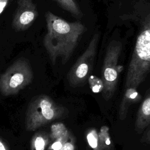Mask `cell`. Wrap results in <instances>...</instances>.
I'll return each mask as SVG.
<instances>
[{
    "mask_svg": "<svg viewBox=\"0 0 150 150\" xmlns=\"http://www.w3.org/2000/svg\"><path fill=\"white\" fill-rule=\"evenodd\" d=\"M45 18L47 32L43 39L44 47L53 64L59 58L65 64L86 28L80 22H67L50 11L46 13Z\"/></svg>",
    "mask_w": 150,
    "mask_h": 150,
    "instance_id": "1",
    "label": "cell"
},
{
    "mask_svg": "<svg viewBox=\"0 0 150 150\" xmlns=\"http://www.w3.org/2000/svg\"><path fill=\"white\" fill-rule=\"evenodd\" d=\"M137 14L139 32L128 66L125 88H138L150 73V3L144 2Z\"/></svg>",
    "mask_w": 150,
    "mask_h": 150,
    "instance_id": "2",
    "label": "cell"
},
{
    "mask_svg": "<svg viewBox=\"0 0 150 150\" xmlns=\"http://www.w3.org/2000/svg\"><path fill=\"white\" fill-rule=\"evenodd\" d=\"M67 113L65 107L57 104L49 96L39 95L30 101L25 117V128L28 131L37 128L60 118Z\"/></svg>",
    "mask_w": 150,
    "mask_h": 150,
    "instance_id": "3",
    "label": "cell"
},
{
    "mask_svg": "<svg viewBox=\"0 0 150 150\" xmlns=\"http://www.w3.org/2000/svg\"><path fill=\"white\" fill-rule=\"evenodd\" d=\"M121 51V43L115 40H111L106 49L101 71V80L104 85L102 96L106 101L111 99L114 96L119 74L123 69L122 66L119 64Z\"/></svg>",
    "mask_w": 150,
    "mask_h": 150,
    "instance_id": "4",
    "label": "cell"
},
{
    "mask_svg": "<svg viewBox=\"0 0 150 150\" xmlns=\"http://www.w3.org/2000/svg\"><path fill=\"white\" fill-rule=\"evenodd\" d=\"M33 79L32 67L27 59L19 58L0 76V92L5 96L17 94Z\"/></svg>",
    "mask_w": 150,
    "mask_h": 150,
    "instance_id": "5",
    "label": "cell"
},
{
    "mask_svg": "<svg viewBox=\"0 0 150 150\" xmlns=\"http://www.w3.org/2000/svg\"><path fill=\"white\" fill-rule=\"evenodd\" d=\"M100 33H96L87 47L78 58L67 74V80L73 87L83 85L90 77L96 55Z\"/></svg>",
    "mask_w": 150,
    "mask_h": 150,
    "instance_id": "6",
    "label": "cell"
},
{
    "mask_svg": "<svg viewBox=\"0 0 150 150\" xmlns=\"http://www.w3.org/2000/svg\"><path fill=\"white\" fill-rule=\"evenodd\" d=\"M38 15L36 6L32 0H17L12 26L17 32L25 30L32 25Z\"/></svg>",
    "mask_w": 150,
    "mask_h": 150,
    "instance_id": "7",
    "label": "cell"
},
{
    "mask_svg": "<svg viewBox=\"0 0 150 150\" xmlns=\"http://www.w3.org/2000/svg\"><path fill=\"white\" fill-rule=\"evenodd\" d=\"M150 124V88L146 91L144 99L141 103L136 115L135 130L142 132Z\"/></svg>",
    "mask_w": 150,
    "mask_h": 150,
    "instance_id": "8",
    "label": "cell"
},
{
    "mask_svg": "<svg viewBox=\"0 0 150 150\" xmlns=\"http://www.w3.org/2000/svg\"><path fill=\"white\" fill-rule=\"evenodd\" d=\"M141 99V96L138 92L137 88L132 87L125 88L119 107L118 115L120 120H124L127 117L130 105L139 101Z\"/></svg>",
    "mask_w": 150,
    "mask_h": 150,
    "instance_id": "9",
    "label": "cell"
},
{
    "mask_svg": "<svg viewBox=\"0 0 150 150\" xmlns=\"http://www.w3.org/2000/svg\"><path fill=\"white\" fill-rule=\"evenodd\" d=\"M49 143L50 137L47 133L37 132L33 135L31 140L30 150H45Z\"/></svg>",
    "mask_w": 150,
    "mask_h": 150,
    "instance_id": "10",
    "label": "cell"
},
{
    "mask_svg": "<svg viewBox=\"0 0 150 150\" xmlns=\"http://www.w3.org/2000/svg\"><path fill=\"white\" fill-rule=\"evenodd\" d=\"M98 138L103 150H114V146L109 134V128L106 125L102 126L99 131Z\"/></svg>",
    "mask_w": 150,
    "mask_h": 150,
    "instance_id": "11",
    "label": "cell"
},
{
    "mask_svg": "<svg viewBox=\"0 0 150 150\" xmlns=\"http://www.w3.org/2000/svg\"><path fill=\"white\" fill-rule=\"evenodd\" d=\"M57 4L64 10L70 12L73 16L80 19L83 14L75 0H55Z\"/></svg>",
    "mask_w": 150,
    "mask_h": 150,
    "instance_id": "12",
    "label": "cell"
},
{
    "mask_svg": "<svg viewBox=\"0 0 150 150\" xmlns=\"http://www.w3.org/2000/svg\"><path fill=\"white\" fill-rule=\"evenodd\" d=\"M86 139L88 145L93 150H103L99 141L98 133L96 129L91 128L87 131Z\"/></svg>",
    "mask_w": 150,
    "mask_h": 150,
    "instance_id": "13",
    "label": "cell"
},
{
    "mask_svg": "<svg viewBox=\"0 0 150 150\" xmlns=\"http://www.w3.org/2000/svg\"><path fill=\"white\" fill-rule=\"evenodd\" d=\"M69 133L70 132L63 123L60 122L53 124L51 127V132L49 135L50 142Z\"/></svg>",
    "mask_w": 150,
    "mask_h": 150,
    "instance_id": "14",
    "label": "cell"
},
{
    "mask_svg": "<svg viewBox=\"0 0 150 150\" xmlns=\"http://www.w3.org/2000/svg\"><path fill=\"white\" fill-rule=\"evenodd\" d=\"M88 83L91 90L94 93H100L102 92L104 87L103 83L101 79L98 78V77L91 75L88 79Z\"/></svg>",
    "mask_w": 150,
    "mask_h": 150,
    "instance_id": "15",
    "label": "cell"
},
{
    "mask_svg": "<svg viewBox=\"0 0 150 150\" xmlns=\"http://www.w3.org/2000/svg\"><path fill=\"white\" fill-rule=\"evenodd\" d=\"M71 133L66 134L60 138H59L54 141L50 142L49 145L47 150H59L60 149L64 144L69 139Z\"/></svg>",
    "mask_w": 150,
    "mask_h": 150,
    "instance_id": "16",
    "label": "cell"
},
{
    "mask_svg": "<svg viewBox=\"0 0 150 150\" xmlns=\"http://www.w3.org/2000/svg\"><path fill=\"white\" fill-rule=\"evenodd\" d=\"M76 139L71 134L69 139L64 144L63 146L59 150H76Z\"/></svg>",
    "mask_w": 150,
    "mask_h": 150,
    "instance_id": "17",
    "label": "cell"
},
{
    "mask_svg": "<svg viewBox=\"0 0 150 150\" xmlns=\"http://www.w3.org/2000/svg\"><path fill=\"white\" fill-rule=\"evenodd\" d=\"M9 0H0V15L3 12L9 3Z\"/></svg>",
    "mask_w": 150,
    "mask_h": 150,
    "instance_id": "18",
    "label": "cell"
},
{
    "mask_svg": "<svg viewBox=\"0 0 150 150\" xmlns=\"http://www.w3.org/2000/svg\"><path fill=\"white\" fill-rule=\"evenodd\" d=\"M0 150H9L8 145L5 142L0 139Z\"/></svg>",
    "mask_w": 150,
    "mask_h": 150,
    "instance_id": "19",
    "label": "cell"
},
{
    "mask_svg": "<svg viewBox=\"0 0 150 150\" xmlns=\"http://www.w3.org/2000/svg\"><path fill=\"white\" fill-rule=\"evenodd\" d=\"M146 141L150 145V129L146 135Z\"/></svg>",
    "mask_w": 150,
    "mask_h": 150,
    "instance_id": "20",
    "label": "cell"
}]
</instances>
